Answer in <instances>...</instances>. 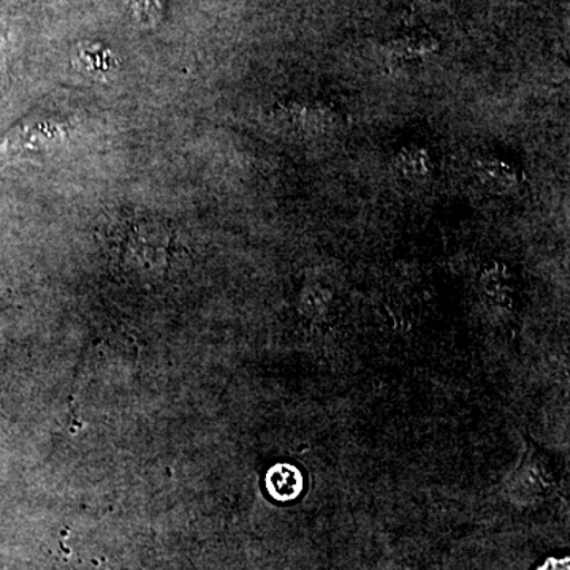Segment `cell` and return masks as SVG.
Returning a JSON list of instances; mask_svg holds the SVG:
<instances>
[{
  "label": "cell",
  "instance_id": "cell-1",
  "mask_svg": "<svg viewBox=\"0 0 570 570\" xmlns=\"http://www.w3.org/2000/svg\"><path fill=\"white\" fill-rule=\"evenodd\" d=\"M474 170L482 186L498 195L513 194L524 181L523 171L515 164L494 154L479 157Z\"/></svg>",
  "mask_w": 570,
  "mask_h": 570
},
{
  "label": "cell",
  "instance_id": "cell-3",
  "mask_svg": "<svg viewBox=\"0 0 570 570\" xmlns=\"http://www.w3.org/2000/svg\"><path fill=\"white\" fill-rule=\"evenodd\" d=\"M396 168L403 178L412 183H423L433 171V159L426 148L407 145L396 154Z\"/></svg>",
  "mask_w": 570,
  "mask_h": 570
},
{
  "label": "cell",
  "instance_id": "cell-6",
  "mask_svg": "<svg viewBox=\"0 0 570 570\" xmlns=\"http://www.w3.org/2000/svg\"><path fill=\"white\" fill-rule=\"evenodd\" d=\"M127 3L142 26H154L159 20L160 6L157 0H127Z\"/></svg>",
  "mask_w": 570,
  "mask_h": 570
},
{
  "label": "cell",
  "instance_id": "cell-4",
  "mask_svg": "<svg viewBox=\"0 0 570 570\" xmlns=\"http://www.w3.org/2000/svg\"><path fill=\"white\" fill-rule=\"evenodd\" d=\"M266 487L277 501H292L302 493V472L294 466H288V464H277L268 472Z\"/></svg>",
  "mask_w": 570,
  "mask_h": 570
},
{
  "label": "cell",
  "instance_id": "cell-2",
  "mask_svg": "<svg viewBox=\"0 0 570 570\" xmlns=\"http://www.w3.org/2000/svg\"><path fill=\"white\" fill-rule=\"evenodd\" d=\"M285 122L295 129L325 134L340 126L336 108L325 102H294L284 110Z\"/></svg>",
  "mask_w": 570,
  "mask_h": 570
},
{
  "label": "cell",
  "instance_id": "cell-5",
  "mask_svg": "<svg viewBox=\"0 0 570 570\" xmlns=\"http://www.w3.org/2000/svg\"><path fill=\"white\" fill-rule=\"evenodd\" d=\"M80 59V69L91 73L94 78H105L107 75L115 73L119 63L115 55L102 45H88L78 51Z\"/></svg>",
  "mask_w": 570,
  "mask_h": 570
}]
</instances>
